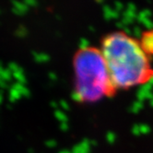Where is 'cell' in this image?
I'll list each match as a JSON object with an SVG mask.
<instances>
[{
    "instance_id": "obj_12",
    "label": "cell",
    "mask_w": 153,
    "mask_h": 153,
    "mask_svg": "<svg viewBox=\"0 0 153 153\" xmlns=\"http://www.w3.org/2000/svg\"><path fill=\"white\" fill-rule=\"evenodd\" d=\"M56 143L54 141H48V142H46V145L47 146H49V147H53V146H54Z\"/></svg>"
},
{
    "instance_id": "obj_1",
    "label": "cell",
    "mask_w": 153,
    "mask_h": 153,
    "mask_svg": "<svg viewBox=\"0 0 153 153\" xmlns=\"http://www.w3.org/2000/svg\"><path fill=\"white\" fill-rule=\"evenodd\" d=\"M102 53L116 91L143 85L153 78L149 56L139 42L125 32L116 31L105 36Z\"/></svg>"
},
{
    "instance_id": "obj_7",
    "label": "cell",
    "mask_w": 153,
    "mask_h": 153,
    "mask_svg": "<svg viewBox=\"0 0 153 153\" xmlns=\"http://www.w3.org/2000/svg\"><path fill=\"white\" fill-rule=\"evenodd\" d=\"M27 34V30L25 27L20 26L17 30H16V35L18 37H24Z\"/></svg>"
},
{
    "instance_id": "obj_14",
    "label": "cell",
    "mask_w": 153,
    "mask_h": 153,
    "mask_svg": "<svg viewBox=\"0 0 153 153\" xmlns=\"http://www.w3.org/2000/svg\"><path fill=\"white\" fill-rule=\"evenodd\" d=\"M96 1L98 2V3H102V2H103L104 0H96Z\"/></svg>"
},
{
    "instance_id": "obj_8",
    "label": "cell",
    "mask_w": 153,
    "mask_h": 153,
    "mask_svg": "<svg viewBox=\"0 0 153 153\" xmlns=\"http://www.w3.org/2000/svg\"><path fill=\"white\" fill-rule=\"evenodd\" d=\"M56 116L57 117V119L58 120H60V121L62 122V123H65L68 121V118H67V115H65L64 113H62V112H60V111H56Z\"/></svg>"
},
{
    "instance_id": "obj_3",
    "label": "cell",
    "mask_w": 153,
    "mask_h": 153,
    "mask_svg": "<svg viewBox=\"0 0 153 153\" xmlns=\"http://www.w3.org/2000/svg\"><path fill=\"white\" fill-rule=\"evenodd\" d=\"M139 43L148 56H153V30H149L142 33Z\"/></svg>"
},
{
    "instance_id": "obj_11",
    "label": "cell",
    "mask_w": 153,
    "mask_h": 153,
    "mask_svg": "<svg viewBox=\"0 0 153 153\" xmlns=\"http://www.w3.org/2000/svg\"><path fill=\"white\" fill-rule=\"evenodd\" d=\"M23 2L28 7H36L38 5L37 0H23Z\"/></svg>"
},
{
    "instance_id": "obj_13",
    "label": "cell",
    "mask_w": 153,
    "mask_h": 153,
    "mask_svg": "<svg viewBox=\"0 0 153 153\" xmlns=\"http://www.w3.org/2000/svg\"><path fill=\"white\" fill-rule=\"evenodd\" d=\"M59 153H71V152H69V151H67V150H63V151H60Z\"/></svg>"
},
{
    "instance_id": "obj_4",
    "label": "cell",
    "mask_w": 153,
    "mask_h": 153,
    "mask_svg": "<svg viewBox=\"0 0 153 153\" xmlns=\"http://www.w3.org/2000/svg\"><path fill=\"white\" fill-rule=\"evenodd\" d=\"M29 7L25 5L24 2H20L18 0H12V11L19 16H22L27 13Z\"/></svg>"
},
{
    "instance_id": "obj_9",
    "label": "cell",
    "mask_w": 153,
    "mask_h": 153,
    "mask_svg": "<svg viewBox=\"0 0 153 153\" xmlns=\"http://www.w3.org/2000/svg\"><path fill=\"white\" fill-rule=\"evenodd\" d=\"M90 47V43L88 42V40H86L84 38L80 39L79 41V48L80 50H84V49H87Z\"/></svg>"
},
{
    "instance_id": "obj_6",
    "label": "cell",
    "mask_w": 153,
    "mask_h": 153,
    "mask_svg": "<svg viewBox=\"0 0 153 153\" xmlns=\"http://www.w3.org/2000/svg\"><path fill=\"white\" fill-rule=\"evenodd\" d=\"M33 57H34V60L38 63L47 62L50 59L47 53H33Z\"/></svg>"
},
{
    "instance_id": "obj_5",
    "label": "cell",
    "mask_w": 153,
    "mask_h": 153,
    "mask_svg": "<svg viewBox=\"0 0 153 153\" xmlns=\"http://www.w3.org/2000/svg\"><path fill=\"white\" fill-rule=\"evenodd\" d=\"M102 11H103V16L106 19H117L119 17V12L116 11L114 7H111L107 5H105L102 7Z\"/></svg>"
},
{
    "instance_id": "obj_2",
    "label": "cell",
    "mask_w": 153,
    "mask_h": 153,
    "mask_svg": "<svg viewBox=\"0 0 153 153\" xmlns=\"http://www.w3.org/2000/svg\"><path fill=\"white\" fill-rule=\"evenodd\" d=\"M74 101L94 102L103 97L114 95L116 89L112 83L102 51L89 47L76 52L74 56Z\"/></svg>"
},
{
    "instance_id": "obj_10",
    "label": "cell",
    "mask_w": 153,
    "mask_h": 153,
    "mask_svg": "<svg viewBox=\"0 0 153 153\" xmlns=\"http://www.w3.org/2000/svg\"><path fill=\"white\" fill-rule=\"evenodd\" d=\"M114 9L116 10V11H118L119 13L122 12L125 10V5L120 1H115L114 2Z\"/></svg>"
}]
</instances>
